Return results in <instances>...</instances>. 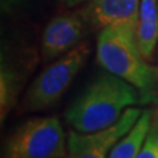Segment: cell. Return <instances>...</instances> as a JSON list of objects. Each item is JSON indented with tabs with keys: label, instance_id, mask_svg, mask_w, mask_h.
Returning a JSON list of instances; mask_svg holds the SVG:
<instances>
[{
	"label": "cell",
	"instance_id": "cell-1",
	"mask_svg": "<svg viewBox=\"0 0 158 158\" xmlns=\"http://www.w3.org/2000/svg\"><path fill=\"white\" fill-rule=\"evenodd\" d=\"M136 104H140L138 88L106 70L88 83L65 117L74 131L90 133L113 124L128 107Z\"/></svg>",
	"mask_w": 158,
	"mask_h": 158
},
{
	"label": "cell",
	"instance_id": "cell-2",
	"mask_svg": "<svg viewBox=\"0 0 158 158\" xmlns=\"http://www.w3.org/2000/svg\"><path fill=\"white\" fill-rule=\"evenodd\" d=\"M96 61L104 70L142 91L150 85L153 65L141 56L135 36L113 28L102 29L96 41Z\"/></svg>",
	"mask_w": 158,
	"mask_h": 158
},
{
	"label": "cell",
	"instance_id": "cell-3",
	"mask_svg": "<svg viewBox=\"0 0 158 158\" xmlns=\"http://www.w3.org/2000/svg\"><path fill=\"white\" fill-rule=\"evenodd\" d=\"M90 52L88 44L83 42L54 59L29 86L23 100V111L37 112L57 104L86 65Z\"/></svg>",
	"mask_w": 158,
	"mask_h": 158
},
{
	"label": "cell",
	"instance_id": "cell-4",
	"mask_svg": "<svg viewBox=\"0 0 158 158\" xmlns=\"http://www.w3.org/2000/svg\"><path fill=\"white\" fill-rule=\"evenodd\" d=\"M67 142L61 121L56 116L33 117L23 123L4 145L7 158H62Z\"/></svg>",
	"mask_w": 158,
	"mask_h": 158
},
{
	"label": "cell",
	"instance_id": "cell-5",
	"mask_svg": "<svg viewBox=\"0 0 158 158\" xmlns=\"http://www.w3.org/2000/svg\"><path fill=\"white\" fill-rule=\"evenodd\" d=\"M141 113V108L131 106L124 111L117 121L103 128V129L90 133H82L73 129L69 133L67 138L69 156L73 158L108 157L113 146L133 127Z\"/></svg>",
	"mask_w": 158,
	"mask_h": 158
},
{
	"label": "cell",
	"instance_id": "cell-6",
	"mask_svg": "<svg viewBox=\"0 0 158 158\" xmlns=\"http://www.w3.org/2000/svg\"><path fill=\"white\" fill-rule=\"evenodd\" d=\"M141 0H94L82 6L78 13L94 28H113L135 36Z\"/></svg>",
	"mask_w": 158,
	"mask_h": 158
},
{
	"label": "cell",
	"instance_id": "cell-7",
	"mask_svg": "<svg viewBox=\"0 0 158 158\" xmlns=\"http://www.w3.org/2000/svg\"><path fill=\"white\" fill-rule=\"evenodd\" d=\"M87 25L78 12L62 13L53 17L42 33L41 52L44 59L54 61L78 46L86 34Z\"/></svg>",
	"mask_w": 158,
	"mask_h": 158
},
{
	"label": "cell",
	"instance_id": "cell-8",
	"mask_svg": "<svg viewBox=\"0 0 158 158\" xmlns=\"http://www.w3.org/2000/svg\"><path fill=\"white\" fill-rule=\"evenodd\" d=\"M135 40L141 56L152 61L158 45V0L140 2Z\"/></svg>",
	"mask_w": 158,
	"mask_h": 158
},
{
	"label": "cell",
	"instance_id": "cell-9",
	"mask_svg": "<svg viewBox=\"0 0 158 158\" xmlns=\"http://www.w3.org/2000/svg\"><path fill=\"white\" fill-rule=\"evenodd\" d=\"M152 110H142V113L133 127L128 131L124 136L120 138V141L113 146L110 152V158H135L141 152L142 145L145 142L146 135L149 132L152 124Z\"/></svg>",
	"mask_w": 158,
	"mask_h": 158
},
{
	"label": "cell",
	"instance_id": "cell-10",
	"mask_svg": "<svg viewBox=\"0 0 158 158\" xmlns=\"http://www.w3.org/2000/svg\"><path fill=\"white\" fill-rule=\"evenodd\" d=\"M21 87V79L12 69L2 65L0 71V115L4 120L17 103V96Z\"/></svg>",
	"mask_w": 158,
	"mask_h": 158
},
{
	"label": "cell",
	"instance_id": "cell-11",
	"mask_svg": "<svg viewBox=\"0 0 158 158\" xmlns=\"http://www.w3.org/2000/svg\"><path fill=\"white\" fill-rule=\"evenodd\" d=\"M137 158H158V110L153 111L149 132Z\"/></svg>",
	"mask_w": 158,
	"mask_h": 158
},
{
	"label": "cell",
	"instance_id": "cell-12",
	"mask_svg": "<svg viewBox=\"0 0 158 158\" xmlns=\"http://www.w3.org/2000/svg\"><path fill=\"white\" fill-rule=\"evenodd\" d=\"M156 103L158 104V66H153V75L150 85L140 91V104Z\"/></svg>",
	"mask_w": 158,
	"mask_h": 158
},
{
	"label": "cell",
	"instance_id": "cell-13",
	"mask_svg": "<svg viewBox=\"0 0 158 158\" xmlns=\"http://www.w3.org/2000/svg\"><path fill=\"white\" fill-rule=\"evenodd\" d=\"M62 4V7L65 8H77V7H82L85 4L94 2V0H59Z\"/></svg>",
	"mask_w": 158,
	"mask_h": 158
},
{
	"label": "cell",
	"instance_id": "cell-14",
	"mask_svg": "<svg viewBox=\"0 0 158 158\" xmlns=\"http://www.w3.org/2000/svg\"><path fill=\"white\" fill-rule=\"evenodd\" d=\"M20 2V0H2V7L3 9H8L9 7H13Z\"/></svg>",
	"mask_w": 158,
	"mask_h": 158
},
{
	"label": "cell",
	"instance_id": "cell-15",
	"mask_svg": "<svg viewBox=\"0 0 158 158\" xmlns=\"http://www.w3.org/2000/svg\"><path fill=\"white\" fill-rule=\"evenodd\" d=\"M153 59H156V61L158 62V45L156 48V52H154V57H153Z\"/></svg>",
	"mask_w": 158,
	"mask_h": 158
}]
</instances>
